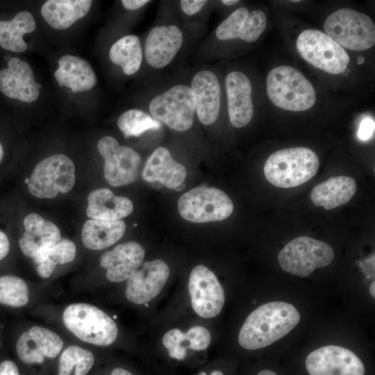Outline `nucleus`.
Wrapping results in <instances>:
<instances>
[{"instance_id": "f257e3e1", "label": "nucleus", "mask_w": 375, "mask_h": 375, "mask_svg": "<svg viewBox=\"0 0 375 375\" xmlns=\"http://www.w3.org/2000/svg\"><path fill=\"white\" fill-rule=\"evenodd\" d=\"M299 321V312L292 304L284 301L265 303L247 317L238 342L248 350L266 347L286 335Z\"/></svg>"}, {"instance_id": "f03ea898", "label": "nucleus", "mask_w": 375, "mask_h": 375, "mask_svg": "<svg viewBox=\"0 0 375 375\" xmlns=\"http://www.w3.org/2000/svg\"><path fill=\"white\" fill-rule=\"evenodd\" d=\"M317 154L306 147H292L276 151L264 166L266 179L278 188H293L311 179L317 172Z\"/></svg>"}, {"instance_id": "7ed1b4c3", "label": "nucleus", "mask_w": 375, "mask_h": 375, "mask_svg": "<svg viewBox=\"0 0 375 375\" xmlns=\"http://www.w3.org/2000/svg\"><path fill=\"white\" fill-rule=\"evenodd\" d=\"M270 101L277 107L290 111H304L316 101L315 90L311 83L299 71L282 65L272 69L266 81Z\"/></svg>"}, {"instance_id": "20e7f679", "label": "nucleus", "mask_w": 375, "mask_h": 375, "mask_svg": "<svg viewBox=\"0 0 375 375\" xmlns=\"http://www.w3.org/2000/svg\"><path fill=\"white\" fill-rule=\"evenodd\" d=\"M67 328L81 340L100 347L112 344L118 334L115 322L93 305L79 303L68 306L62 314Z\"/></svg>"}, {"instance_id": "39448f33", "label": "nucleus", "mask_w": 375, "mask_h": 375, "mask_svg": "<svg viewBox=\"0 0 375 375\" xmlns=\"http://www.w3.org/2000/svg\"><path fill=\"white\" fill-rule=\"evenodd\" d=\"M324 28L344 49L367 50L374 45L375 26L367 15L351 8H340L326 19Z\"/></svg>"}, {"instance_id": "423d86ee", "label": "nucleus", "mask_w": 375, "mask_h": 375, "mask_svg": "<svg viewBox=\"0 0 375 375\" xmlns=\"http://www.w3.org/2000/svg\"><path fill=\"white\" fill-rule=\"evenodd\" d=\"M334 251L327 243L308 236L289 242L278 253L281 267L292 274L306 277L316 269L328 265Z\"/></svg>"}, {"instance_id": "0eeeda50", "label": "nucleus", "mask_w": 375, "mask_h": 375, "mask_svg": "<svg viewBox=\"0 0 375 375\" xmlns=\"http://www.w3.org/2000/svg\"><path fill=\"white\" fill-rule=\"evenodd\" d=\"M181 216L191 222L206 223L228 218L233 203L222 190L206 186L194 188L183 194L178 201Z\"/></svg>"}, {"instance_id": "6e6552de", "label": "nucleus", "mask_w": 375, "mask_h": 375, "mask_svg": "<svg viewBox=\"0 0 375 375\" xmlns=\"http://www.w3.org/2000/svg\"><path fill=\"white\" fill-rule=\"evenodd\" d=\"M75 167L64 154H54L40 161L28 181L30 193L38 198L53 199L67 193L75 183Z\"/></svg>"}, {"instance_id": "1a4fd4ad", "label": "nucleus", "mask_w": 375, "mask_h": 375, "mask_svg": "<svg viewBox=\"0 0 375 375\" xmlns=\"http://www.w3.org/2000/svg\"><path fill=\"white\" fill-rule=\"evenodd\" d=\"M151 116L176 131L189 130L194 122L196 103L186 85H177L155 97L149 103Z\"/></svg>"}, {"instance_id": "9d476101", "label": "nucleus", "mask_w": 375, "mask_h": 375, "mask_svg": "<svg viewBox=\"0 0 375 375\" xmlns=\"http://www.w3.org/2000/svg\"><path fill=\"white\" fill-rule=\"evenodd\" d=\"M297 48L307 62L331 74L342 73L350 58L345 49L325 33L307 29L299 35Z\"/></svg>"}, {"instance_id": "9b49d317", "label": "nucleus", "mask_w": 375, "mask_h": 375, "mask_svg": "<svg viewBox=\"0 0 375 375\" xmlns=\"http://www.w3.org/2000/svg\"><path fill=\"white\" fill-rule=\"evenodd\" d=\"M97 149L104 158V177L110 185H128L137 180L141 165L137 151L120 146L112 136L102 137L97 142Z\"/></svg>"}, {"instance_id": "f8f14e48", "label": "nucleus", "mask_w": 375, "mask_h": 375, "mask_svg": "<svg viewBox=\"0 0 375 375\" xmlns=\"http://www.w3.org/2000/svg\"><path fill=\"white\" fill-rule=\"evenodd\" d=\"M188 291L192 307L201 317H215L222 311L225 302L224 289L216 275L206 266L199 265L192 269Z\"/></svg>"}, {"instance_id": "ddd939ff", "label": "nucleus", "mask_w": 375, "mask_h": 375, "mask_svg": "<svg viewBox=\"0 0 375 375\" xmlns=\"http://www.w3.org/2000/svg\"><path fill=\"white\" fill-rule=\"evenodd\" d=\"M310 375H365V367L352 351L337 345H327L310 353L306 358Z\"/></svg>"}, {"instance_id": "4468645a", "label": "nucleus", "mask_w": 375, "mask_h": 375, "mask_svg": "<svg viewBox=\"0 0 375 375\" xmlns=\"http://www.w3.org/2000/svg\"><path fill=\"white\" fill-rule=\"evenodd\" d=\"M170 274L168 265L156 259L142 263L128 278L125 294L135 304H144L153 299L162 290Z\"/></svg>"}, {"instance_id": "2eb2a0df", "label": "nucleus", "mask_w": 375, "mask_h": 375, "mask_svg": "<svg viewBox=\"0 0 375 375\" xmlns=\"http://www.w3.org/2000/svg\"><path fill=\"white\" fill-rule=\"evenodd\" d=\"M40 88L29 64L18 58H10L0 70V90L9 98L31 103L38 99Z\"/></svg>"}, {"instance_id": "dca6fc26", "label": "nucleus", "mask_w": 375, "mask_h": 375, "mask_svg": "<svg viewBox=\"0 0 375 375\" xmlns=\"http://www.w3.org/2000/svg\"><path fill=\"white\" fill-rule=\"evenodd\" d=\"M63 342L60 337L47 328L35 326L23 333L17 340L16 351L26 364L42 363L44 358H55L60 352Z\"/></svg>"}, {"instance_id": "f3484780", "label": "nucleus", "mask_w": 375, "mask_h": 375, "mask_svg": "<svg viewBox=\"0 0 375 375\" xmlns=\"http://www.w3.org/2000/svg\"><path fill=\"white\" fill-rule=\"evenodd\" d=\"M183 36L174 25L155 26L148 33L144 44L147 62L160 69L168 65L181 49Z\"/></svg>"}, {"instance_id": "a211bd4d", "label": "nucleus", "mask_w": 375, "mask_h": 375, "mask_svg": "<svg viewBox=\"0 0 375 375\" xmlns=\"http://www.w3.org/2000/svg\"><path fill=\"white\" fill-rule=\"evenodd\" d=\"M225 84L230 122L233 126L242 128L253 115L250 80L244 74L233 71L226 76Z\"/></svg>"}, {"instance_id": "6ab92c4d", "label": "nucleus", "mask_w": 375, "mask_h": 375, "mask_svg": "<svg viewBox=\"0 0 375 375\" xmlns=\"http://www.w3.org/2000/svg\"><path fill=\"white\" fill-rule=\"evenodd\" d=\"M190 88L199 121L203 125L212 124L218 118L221 103L220 85L216 75L206 69L198 72L192 78Z\"/></svg>"}, {"instance_id": "aec40b11", "label": "nucleus", "mask_w": 375, "mask_h": 375, "mask_svg": "<svg viewBox=\"0 0 375 375\" xmlns=\"http://www.w3.org/2000/svg\"><path fill=\"white\" fill-rule=\"evenodd\" d=\"M144 258L143 247L131 241L105 252L100 258V265L107 270L106 277L110 281L119 283L131 276L142 265Z\"/></svg>"}, {"instance_id": "412c9836", "label": "nucleus", "mask_w": 375, "mask_h": 375, "mask_svg": "<svg viewBox=\"0 0 375 375\" xmlns=\"http://www.w3.org/2000/svg\"><path fill=\"white\" fill-rule=\"evenodd\" d=\"M24 232L19 241L24 256L34 258L46 249L61 240L58 226L37 213H30L24 219Z\"/></svg>"}, {"instance_id": "4be33fe9", "label": "nucleus", "mask_w": 375, "mask_h": 375, "mask_svg": "<svg viewBox=\"0 0 375 375\" xmlns=\"http://www.w3.org/2000/svg\"><path fill=\"white\" fill-rule=\"evenodd\" d=\"M186 176L184 165L176 161L163 147H158L151 154L142 173V178L153 185L158 183L169 189H176L183 184Z\"/></svg>"}, {"instance_id": "5701e85b", "label": "nucleus", "mask_w": 375, "mask_h": 375, "mask_svg": "<svg viewBox=\"0 0 375 375\" xmlns=\"http://www.w3.org/2000/svg\"><path fill=\"white\" fill-rule=\"evenodd\" d=\"M87 200L86 215L92 219L121 220L133 210V203L129 199L116 196L108 188L91 192Z\"/></svg>"}, {"instance_id": "b1692460", "label": "nucleus", "mask_w": 375, "mask_h": 375, "mask_svg": "<svg viewBox=\"0 0 375 375\" xmlns=\"http://www.w3.org/2000/svg\"><path fill=\"white\" fill-rule=\"evenodd\" d=\"M58 63L54 76L60 87L65 86L72 92H78L90 90L96 85V74L85 60L65 55L60 58Z\"/></svg>"}, {"instance_id": "393cba45", "label": "nucleus", "mask_w": 375, "mask_h": 375, "mask_svg": "<svg viewBox=\"0 0 375 375\" xmlns=\"http://www.w3.org/2000/svg\"><path fill=\"white\" fill-rule=\"evenodd\" d=\"M356 182L349 176H338L314 187L310 199L317 206L331 210L349 202L356 191Z\"/></svg>"}, {"instance_id": "a878e982", "label": "nucleus", "mask_w": 375, "mask_h": 375, "mask_svg": "<svg viewBox=\"0 0 375 375\" xmlns=\"http://www.w3.org/2000/svg\"><path fill=\"white\" fill-rule=\"evenodd\" d=\"M90 0H49L41 7V15L53 28L64 30L89 12Z\"/></svg>"}, {"instance_id": "bb28decb", "label": "nucleus", "mask_w": 375, "mask_h": 375, "mask_svg": "<svg viewBox=\"0 0 375 375\" xmlns=\"http://www.w3.org/2000/svg\"><path fill=\"white\" fill-rule=\"evenodd\" d=\"M122 220H87L82 228L81 240L84 246L92 250L107 248L122 238L126 231Z\"/></svg>"}, {"instance_id": "cd10ccee", "label": "nucleus", "mask_w": 375, "mask_h": 375, "mask_svg": "<svg viewBox=\"0 0 375 375\" xmlns=\"http://www.w3.org/2000/svg\"><path fill=\"white\" fill-rule=\"evenodd\" d=\"M35 28L33 15L26 10L19 12L10 20H0V46L7 51L17 53L25 51L27 44L23 36L33 32Z\"/></svg>"}, {"instance_id": "c85d7f7f", "label": "nucleus", "mask_w": 375, "mask_h": 375, "mask_svg": "<svg viewBox=\"0 0 375 375\" xmlns=\"http://www.w3.org/2000/svg\"><path fill=\"white\" fill-rule=\"evenodd\" d=\"M109 58L122 68L126 75L136 73L142 64V49L138 36L128 35L116 41L110 47Z\"/></svg>"}, {"instance_id": "c756f323", "label": "nucleus", "mask_w": 375, "mask_h": 375, "mask_svg": "<svg viewBox=\"0 0 375 375\" xmlns=\"http://www.w3.org/2000/svg\"><path fill=\"white\" fill-rule=\"evenodd\" d=\"M76 253L75 244L69 239H62L44 250L35 257L33 261L36 265L38 274L42 278L49 277L57 265H63L72 262Z\"/></svg>"}, {"instance_id": "7c9ffc66", "label": "nucleus", "mask_w": 375, "mask_h": 375, "mask_svg": "<svg viewBox=\"0 0 375 375\" xmlns=\"http://www.w3.org/2000/svg\"><path fill=\"white\" fill-rule=\"evenodd\" d=\"M94 363L93 354L78 346H69L62 353L58 375H87Z\"/></svg>"}, {"instance_id": "2f4dec72", "label": "nucleus", "mask_w": 375, "mask_h": 375, "mask_svg": "<svg viewBox=\"0 0 375 375\" xmlns=\"http://www.w3.org/2000/svg\"><path fill=\"white\" fill-rule=\"evenodd\" d=\"M117 126L126 138L138 137L148 130L159 129L161 123L138 109L123 112L117 119Z\"/></svg>"}, {"instance_id": "473e14b6", "label": "nucleus", "mask_w": 375, "mask_h": 375, "mask_svg": "<svg viewBox=\"0 0 375 375\" xmlns=\"http://www.w3.org/2000/svg\"><path fill=\"white\" fill-rule=\"evenodd\" d=\"M28 289L25 281L12 275L0 276V303L19 308L28 302Z\"/></svg>"}, {"instance_id": "72a5a7b5", "label": "nucleus", "mask_w": 375, "mask_h": 375, "mask_svg": "<svg viewBox=\"0 0 375 375\" xmlns=\"http://www.w3.org/2000/svg\"><path fill=\"white\" fill-rule=\"evenodd\" d=\"M249 12L242 7L235 10L224 19L216 28L215 35L220 40H228L239 38L244 22Z\"/></svg>"}, {"instance_id": "f704fd0d", "label": "nucleus", "mask_w": 375, "mask_h": 375, "mask_svg": "<svg viewBox=\"0 0 375 375\" xmlns=\"http://www.w3.org/2000/svg\"><path fill=\"white\" fill-rule=\"evenodd\" d=\"M266 26L265 14L261 10H253L244 22L239 38L247 42H256L265 30Z\"/></svg>"}, {"instance_id": "c9c22d12", "label": "nucleus", "mask_w": 375, "mask_h": 375, "mask_svg": "<svg viewBox=\"0 0 375 375\" xmlns=\"http://www.w3.org/2000/svg\"><path fill=\"white\" fill-rule=\"evenodd\" d=\"M186 341L185 333L176 328L166 332L162 340V344L168 350L169 356L179 360L186 356V347L183 345Z\"/></svg>"}, {"instance_id": "e433bc0d", "label": "nucleus", "mask_w": 375, "mask_h": 375, "mask_svg": "<svg viewBox=\"0 0 375 375\" xmlns=\"http://www.w3.org/2000/svg\"><path fill=\"white\" fill-rule=\"evenodd\" d=\"M188 348L202 351L206 349L210 343L211 335L209 331L201 326H194L191 327L185 333Z\"/></svg>"}, {"instance_id": "4c0bfd02", "label": "nucleus", "mask_w": 375, "mask_h": 375, "mask_svg": "<svg viewBox=\"0 0 375 375\" xmlns=\"http://www.w3.org/2000/svg\"><path fill=\"white\" fill-rule=\"evenodd\" d=\"M206 0H182L180 1L181 10L188 15L199 12L206 4Z\"/></svg>"}, {"instance_id": "58836bf2", "label": "nucleus", "mask_w": 375, "mask_h": 375, "mask_svg": "<svg viewBox=\"0 0 375 375\" xmlns=\"http://www.w3.org/2000/svg\"><path fill=\"white\" fill-rule=\"evenodd\" d=\"M374 121L371 118L363 119L358 131V138L362 140L369 139L374 133Z\"/></svg>"}, {"instance_id": "ea45409f", "label": "nucleus", "mask_w": 375, "mask_h": 375, "mask_svg": "<svg viewBox=\"0 0 375 375\" xmlns=\"http://www.w3.org/2000/svg\"><path fill=\"white\" fill-rule=\"evenodd\" d=\"M0 375H20L17 366L11 360H4L0 364Z\"/></svg>"}, {"instance_id": "a19ab883", "label": "nucleus", "mask_w": 375, "mask_h": 375, "mask_svg": "<svg viewBox=\"0 0 375 375\" xmlns=\"http://www.w3.org/2000/svg\"><path fill=\"white\" fill-rule=\"evenodd\" d=\"M10 250V242L5 233L0 230V260H3Z\"/></svg>"}, {"instance_id": "79ce46f5", "label": "nucleus", "mask_w": 375, "mask_h": 375, "mask_svg": "<svg viewBox=\"0 0 375 375\" xmlns=\"http://www.w3.org/2000/svg\"><path fill=\"white\" fill-rule=\"evenodd\" d=\"M121 2L126 9L133 10L140 8L150 1L148 0H122Z\"/></svg>"}, {"instance_id": "37998d69", "label": "nucleus", "mask_w": 375, "mask_h": 375, "mask_svg": "<svg viewBox=\"0 0 375 375\" xmlns=\"http://www.w3.org/2000/svg\"><path fill=\"white\" fill-rule=\"evenodd\" d=\"M110 375H133L130 372L118 367L112 370Z\"/></svg>"}, {"instance_id": "c03bdc74", "label": "nucleus", "mask_w": 375, "mask_h": 375, "mask_svg": "<svg viewBox=\"0 0 375 375\" xmlns=\"http://www.w3.org/2000/svg\"><path fill=\"white\" fill-rule=\"evenodd\" d=\"M257 375H277V374L272 370L263 369L259 372Z\"/></svg>"}, {"instance_id": "a18cd8bd", "label": "nucleus", "mask_w": 375, "mask_h": 375, "mask_svg": "<svg viewBox=\"0 0 375 375\" xmlns=\"http://www.w3.org/2000/svg\"><path fill=\"white\" fill-rule=\"evenodd\" d=\"M238 0H222V3L227 6H232L238 3Z\"/></svg>"}, {"instance_id": "49530a36", "label": "nucleus", "mask_w": 375, "mask_h": 375, "mask_svg": "<svg viewBox=\"0 0 375 375\" xmlns=\"http://www.w3.org/2000/svg\"><path fill=\"white\" fill-rule=\"evenodd\" d=\"M369 292L373 298L375 297V283L372 282L369 287Z\"/></svg>"}, {"instance_id": "de8ad7c7", "label": "nucleus", "mask_w": 375, "mask_h": 375, "mask_svg": "<svg viewBox=\"0 0 375 375\" xmlns=\"http://www.w3.org/2000/svg\"><path fill=\"white\" fill-rule=\"evenodd\" d=\"M3 147H2V145H1V144L0 142V163L3 160Z\"/></svg>"}, {"instance_id": "09e8293b", "label": "nucleus", "mask_w": 375, "mask_h": 375, "mask_svg": "<svg viewBox=\"0 0 375 375\" xmlns=\"http://www.w3.org/2000/svg\"><path fill=\"white\" fill-rule=\"evenodd\" d=\"M365 61V58L363 56H358V64H362Z\"/></svg>"}, {"instance_id": "8fccbe9b", "label": "nucleus", "mask_w": 375, "mask_h": 375, "mask_svg": "<svg viewBox=\"0 0 375 375\" xmlns=\"http://www.w3.org/2000/svg\"><path fill=\"white\" fill-rule=\"evenodd\" d=\"M185 187V185L184 183L178 185L175 190H178V191H180V190H182Z\"/></svg>"}, {"instance_id": "3c124183", "label": "nucleus", "mask_w": 375, "mask_h": 375, "mask_svg": "<svg viewBox=\"0 0 375 375\" xmlns=\"http://www.w3.org/2000/svg\"><path fill=\"white\" fill-rule=\"evenodd\" d=\"M211 375H223V374L220 371H214Z\"/></svg>"}, {"instance_id": "603ef678", "label": "nucleus", "mask_w": 375, "mask_h": 375, "mask_svg": "<svg viewBox=\"0 0 375 375\" xmlns=\"http://www.w3.org/2000/svg\"><path fill=\"white\" fill-rule=\"evenodd\" d=\"M198 375H207L206 372H201Z\"/></svg>"}]
</instances>
